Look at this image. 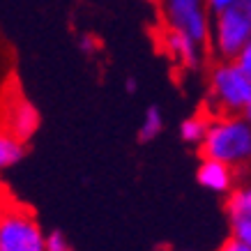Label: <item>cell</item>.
Segmentation results:
<instances>
[{
    "label": "cell",
    "mask_w": 251,
    "mask_h": 251,
    "mask_svg": "<svg viewBox=\"0 0 251 251\" xmlns=\"http://www.w3.org/2000/svg\"><path fill=\"white\" fill-rule=\"evenodd\" d=\"M201 157L240 166L251 159V122L240 118H214L201 141Z\"/></svg>",
    "instance_id": "1"
},
{
    "label": "cell",
    "mask_w": 251,
    "mask_h": 251,
    "mask_svg": "<svg viewBox=\"0 0 251 251\" xmlns=\"http://www.w3.org/2000/svg\"><path fill=\"white\" fill-rule=\"evenodd\" d=\"M210 106L214 118H235L251 106V76L237 62H221L212 72Z\"/></svg>",
    "instance_id": "2"
},
{
    "label": "cell",
    "mask_w": 251,
    "mask_h": 251,
    "mask_svg": "<svg viewBox=\"0 0 251 251\" xmlns=\"http://www.w3.org/2000/svg\"><path fill=\"white\" fill-rule=\"evenodd\" d=\"M0 251H46V235L28 205L5 201L0 217Z\"/></svg>",
    "instance_id": "3"
},
{
    "label": "cell",
    "mask_w": 251,
    "mask_h": 251,
    "mask_svg": "<svg viewBox=\"0 0 251 251\" xmlns=\"http://www.w3.org/2000/svg\"><path fill=\"white\" fill-rule=\"evenodd\" d=\"M251 39V2L240 0L217 12L214 21V46L221 58H237Z\"/></svg>",
    "instance_id": "4"
},
{
    "label": "cell",
    "mask_w": 251,
    "mask_h": 251,
    "mask_svg": "<svg viewBox=\"0 0 251 251\" xmlns=\"http://www.w3.org/2000/svg\"><path fill=\"white\" fill-rule=\"evenodd\" d=\"M205 7V0H166L164 2V21L168 28L184 32L187 37L203 46L210 35Z\"/></svg>",
    "instance_id": "5"
},
{
    "label": "cell",
    "mask_w": 251,
    "mask_h": 251,
    "mask_svg": "<svg viewBox=\"0 0 251 251\" xmlns=\"http://www.w3.org/2000/svg\"><path fill=\"white\" fill-rule=\"evenodd\" d=\"M37 125L39 115L25 97L9 99V104L5 101V134H12V136L21 138L25 143L35 134Z\"/></svg>",
    "instance_id": "6"
},
{
    "label": "cell",
    "mask_w": 251,
    "mask_h": 251,
    "mask_svg": "<svg viewBox=\"0 0 251 251\" xmlns=\"http://www.w3.org/2000/svg\"><path fill=\"white\" fill-rule=\"evenodd\" d=\"M196 177L201 187H205L210 191H217V194L233 191V166L226 164V161L203 157V161L198 164Z\"/></svg>",
    "instance_id": "7"
},
{
    "label": "cell",
    "mask_w": 251,
    "mask_h": 251,
    "mask_svg": "<svg viewBox=\"0 0 251 251\" xmlns=\"http://www.w3.org/2000/svg\"><path fill=\"white\" fill-rule=\"evenodd\" d=\"M161 42L166 44V51L173 58H177V60L182 62V65H187V67H198V62H201V53H198V49H201V44H196L191 37H187L184 32L180 30H173V28H168L164 30V35H161Z\"/></svg>",
    "instance_id": "8"
},
{
    "label": "cell",
    "mask_w": 251,
    "mask_h": 251,
    "mask_svg": "<svg viewBox=\"0 0 251 251\" xmlns=\"http://www.w3.org/2000/svg\"><path fill=\"white\" fill-rule=\"evenodd\" d=\"M25 154V148H23V141L21 138L12 136V134H2L0 136V166L2 168H9L19 164Z\"/></svg>",
    "instance_id": "9"
},
{
    "label": "cell",
    "mask_w": 251,
    "mask_h": 251,
    "mask_svg": "<svg viewBox=\"0 0 251 251\" xmlns=\"http://www.w3.org/2000/svg\"><path fill=\"white\" fill-rule=\"evenodd\" d=\"M228 217H230V221L251 217V184L249 187H240V189L230 191V196H228Z\"/></svg>",
    "instance_id": "10"
},
{
    "label": "cell",
    "mask_w": 251,
    "mask_h": 251,
    "mask_svg": "<svg viewBox=\"0 0 251 251\" xmlns=\"http://www.w3.org/2000/svg\"><path fill=\"white\" fill-rule=\"evenodd\" d=\"M210 122H212V118L207 120L205 115H191V118H187V120L180 125V136H182V141H187V143H201L207 134Z\"/></svg>",
    "instance_id": "11"
},
{
    "label": "cell",
    "mask_w": 251,
    "mask_h": 251,
    "mask_svg": "<svg viewBox=\"0 0 251 251\" xmlns=\"http://www.w3.org/2000/svg\"><path fill=\"white\" fill-rule=\"evenodd\" d=\"M161 127H164V120H161L159 108L150 106L145 111V118H143V125H141V131H138V138H141V141H152L154 136H159Z\"/></svg>",
    "instance_id": "12"
},
{
    "label": "cell",
    "mask_w": 251,
    "mask_h": 251,
    "mask_svg": "<svg viewBox=\"0 0 251 251\" xmlns=\"http://www.w3.org/2000/svg\"><path fill=\"white\" fill-rule=\"evenodd\" d=\"M233 235H237L240 240H244L247 244H251V217L244 219H233Z\"/></svg>",
    "instance_id": "13"
},
{
    "label": "cell",
    "mask_w": 251,
    "mask_h": 251,
    "mask_svg": "<svg viewBox=\"0 0 251 251\" xmlns=\"http://www.w3.org/2000/svg\"><path fill=\"white\" fill-rule=\"evenodd\" d=\"M46 251H72V249H69L67 240H65L60 230H53V233L46 235Z\"/></svg>",
    "instance_id": "14"
},
{
    "label": "cell",
    "mask_w": 251,
    "mask_h": 251,
    "mask_svg": "<svg viewBox=\"0 0 251 251\" xmlns=\"http://www.w3.org/2000/svg\"><path fill=\"white\" fill-rule=\"evenodd\" d=\"M235 62L240 65V69H242V72L247 74V76H251V39L247 42V46H244L242 51L237 53Z\"/></svg>",
    "instance_id": "15"
},
{
    "label": "cell",
    "mask_w": 251,
    "mask_h": 251,
    "mask_svg": "<svg viewBox=\"0 0 251 251\" xmlns=\"http://www.w3.org/2000/svg\"><path fill=\"white\" fill-rule=\"evenodd\" d=\"M219 251H251V244H247L244 240H240L237 235H233L221 244Z\"/></svg>",
    "instance_id": "16"
},
{
    "label": "cell",
    "mask_w": 251,
    "mask_h": 251,
    "mask_svg": "<svg viewBox=\"0 0 251 251\" xmlns=\"http://www.w3.org/2000/svg\"><path fill=\"white\" fill-rule=\"evenodd\" d=\"M205 2H207V7H210L214 14H217V12L226 9L228 5H233V2H240V0H205ZM249 2H251V0H249Z\"/></svg>",
    "instance_id": "17"
},
{
    "label": "cell",
    "mask_w": 251,
    "mask_h": 251,
    "mask_svg": "<svg viewBox=\"0 0 251 251\" xmlns=\"http://www.w3.org/2000/svg\"><path fill=\"white\" fill-rule=\"evenodd\" d=\"M127 90H129V92H134V90H136V83H134L131 78H129V81H127Z\"/></svg>",
    "instance_id": "18"
},
{
    "label": "cell",
    "mask_w": 251,
    "mask_h": 251,
    "mask_svg": "<svg viewBox=\"0 0 251 251\" xmlns=\"http://www.w3.org/2000/svg\"><path fill=\"white\" fill-rule=\"evenodd\" d=\"M244 115H247V120H249V122H251V106H249V108H247V113H244Z\"/></svg>",
    "instance_id": "19"
},
{
    "label": "cell",
    "mask_w": 251,
    "mask_h": 251,
    "mask_svg": "<svg viewBox=\"0 0 251 251\" xmlns=\"http://www.w3.org/2000/svg\"><path fill=\"white\" fill-rule=\"evenodd\" d=\"M161 2H166V0H161Z\"/></svg>",
    "instance_id": "20"
}]
</instances>
